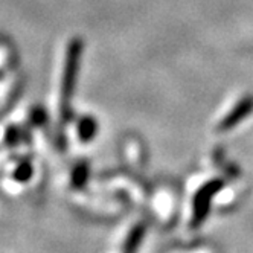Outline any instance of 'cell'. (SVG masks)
Segmentation results:
<instances>
[{
	"mask_svg": "<svg viewBox=\"0 0 253 253\" xmlns=\"http://www.w3.org/2000/svg\"><path fill=\"white\" fill-rule=\"evenodd\" d=\"M224 186V182L220 178L209 180L208 183L198 188V191L194 195L192 200V216H191V227H200L203 221L206 220V216L209 215L211 205L213 197L218 194Z\"/></svg>",
	"mask_w": 253,
	"mask_h": 253,
	"instance_id": "6da1fadb",
	"label": "cell"
},
{
	"mask_svg": "<svg viewBox=\"0 0 253 253\" xmlns=\"http://www.w3.org/2000/svg\"><path fill=\"white\" fill-rule=\"evenodd\" d=\"M81 52V42L77 39L70 43L66 58V67H64V77H63V93H64V102H67V98L72 92V87L75 83V75L78 69V60Z\"/></svg>",
	"mask_w": 253,
	"mask_h": 253,
	"instance_id": "7a4b0ae2",
	"label": "cell"
},
{
	"mask_svg": "<svg viewBox=\"0 0 253 253\" xmlns=\"http://www.w3.org/2000/svg\"><path fill=\"white\" fill-rule=\"evenodd\" d=\"M252 110H253V98L247 96L241 99L237 104V107L218 124V131H227L233 128V126H237V124H240L244 118H247Z\"/></svg>",
	"mask_w": 253,
	"mask_h": 253,
	"instance_id": "3957f363",
	"label": "cell"
},
{
	"mask_svg": "<svg viewBox=\"0 0 253 253\" xmlns=\"http://www.w3.org/2000/svg\"><path fill=\"white\" fill-rule=\"evenodd\" d=\"M145 232H147V227L143 223H139L136 224L130 233H128V237H126L125 243H124V252L125 253H134L139 247V244L142 243L143 237H145Z\"/></svg>",
	"mask_w": 253,
	"mask_h": 253,
	"instance_id": "277c9868",
	"label": "cell"
},
{
	"mask_svg": "<svg viewBox=\"0 0 253 253\" xmlns=\"http://www.w3.org/2000/svg\"><path fill=\"white\" fill-rule=\"evenodd\" d=\"M96 122L92 118H83L78 124V136L83 142H90L96 134Z\"/></svg>",
	"mask_w": 253,
	"mask_h": 253,
	"instance_id": "5b68a950",
	"label": "cell"
},
{
	"mask_svg": "<svg viewBox=\"0 0 253 253\" xmlns=\"http://www.w3.org/2000/svg\"><path fill=\"white\" fill-rule=\"evenodd\" d=\"M87 180H88V165L78 164L74 169H72V177H70L72 188L83 189L84 185L87 183Z\"/></svg>",
	"mask_w": 253,
	"mask_h": 253,
	"instance_id": "8992f818",
	"label": "cell"
},
{
	"mask_svg": "<svg viewBox=\"0 0 253 253\" xmlns=\"http://www.w3.org/2000/svg\"><path fill=\"white\" fill-rule=\"evenodd\" d=\"M32 174H34L32 165L29 164L28 160H25V162H22V164L14 169L12 178L15 180V182H19V183H25V182H28V180L32 177Z\"/></svg>",
	"mask_w": 253,
	"mask_h": 253,
	"instance_id": "52a82bcc",
	"label": "cell"
},
{
	"mask_svg": "<svg viewBox=\"0 0 253 253\" xmlns=\"http://www.w3.org/2000/svg\"><path fill=\"white\" fill-rule=\"evenodd\" d=\"M17 139H19V133H17V130L9 128L8 133H6V143H8V145H15Z\"/></svg>",
	"mask_w": 253,
	"mask_h": 253,
	"instance_id": "ba28073f",
	"label": "cell"
},
{
	"mask_svg": "<svg viewBox=\"0 0 253 253\" xmlns=\"http://www.w3.org/2000/svg\"><path fill=\"white\" fill-rule=\"evenodd\" d=\"M44 118H46V116H44V112H43V110H39V112L35 110V112L32 113V121H34V124H37V125H40V124L44 121Z\"/></svg>",
	"mask_w": 253,
	"mask_h": 253,
	"instance_id": "9c48e42d",
	"label": "cell"
}]
</instances>
